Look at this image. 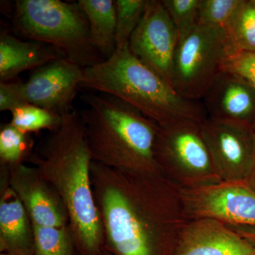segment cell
I'll use <instances>...</instances> for the list:
<instances>
[{
    "mask_svg": "<svg viewBox=\"0 0 255 255\" xmlns=\"http://www.w3.org/2000/svg\"><path fill=\"white\" fill-rule=\"evenodd\" d=\"M91 182L105 251L172 255L187 218L181 191L162 174L112 168L92 160Z\"/></svg>",
    "mask_w": 255,
    "mask_h": 255,
    "instance_id": "obj_1",
    "label": "cell"
},
{
    "mask_svg": "<svg viewBox=\"0 0 255 255\" xmlns=\"http://www.w3.org/2000/svg\"><path fill=\"white\" fill-rule=\"evenodd\" d=\"M26 161L60 198L77 253L102 255L105 236L92 191V158L80 112L64 114L61 123L49 130Z\"/></svg>",
    "mask_w": 255,
    "mask_h": 255,
    "instance_id": "obj_2",
    "label": "cell"
},
{
    "mask_svg": "<svg viewBox=\"0 0 255 255\" xmlns=\"http://www.w3.org/2000/svg\"><path fill=\"white\" fill-rule=\"evenodd\" d=\"M83 102L80 113L92 160L127 172L162 174L155 155L157 124L113 96L89 93Z\"/></svg>",
    "mask_w": 255,
    "mask_h": 255,
    "instance_id": "obj_3",
    "label": "cell"
},
{
    "mask_svg": "<svg viewBox=\"0 0 255 255\" xmlns=\"http://www.w3.org/2000/svg\"><path fill=\"white\" fill-rule=\"evenodd\" d=\"M81 88L113 96L158 126L184 120L202 123L205 107L183 98L163 78L132 54L117 48L107 60L83 69Z\"/></svg>",
    "mask_w": 255,
    "mask_h": 255,
    "instance_id": "obj_4",
    "label": "cell"
},
{
    "mask_svg": "<svg viewBox=\"0 0 255 255\" xmlns=\"http://www.w3.org/2000/svg\"><path fill=\"white\" fill-rule=\"evenodd\" d=\"M13 23L19 36L55 46L82 68L104 60L92 46L88 21L78 1L18 0Z\"/></svg>",
    "mask_w": 255,
    "mask_h": 255,
    "instance_id": "obj_5",
    "label": "cell"
},
{
    "mask_svg": "<svg viewBox=\"0 0 255 255\" xmlns=\"http://www.w3.org/2000/svg\"><path fill=\"white\" fill-rule=\"evenodd\" d=\"M201 124L184 120L159 126L156 161L161 174L179 190L222 182L203 137Z\"/></svg>",
    "mask_w": 255,
    "mask_h": 255,
    "instance_id": "obj_6",
    "label": "cell"
},
{
    "mask_svg": "<svg viewBox=\"0 0 255 255\" xmlns=\"http://www.w3.org/2000/svg\"><path fill=\"white\" fill-rule=\"evenodd\" d=\"M227 54L224 29L197 25L178 44L171 75L172 88L187 100H204L222 73L221 64Z\"/></svg>",
    "mask_w": 255,
    "mask_h": 255,
    "instance_id": "obj_7",
    "label": "cell"
},
{
    "mask_svg": "<svg viewBox=\"0 0 255 255\" xmlns=\"http://www.w3.org/2000/svg\"><path fill=\"white\" fill-rule=\"evenodd\" d=\"M201 128L221 182L246 183L255 159L254 128L208 117Z\"/></svg>",
    "mask_w": 255,
    "mask_h": 255,
    "instance_id": "obj_8",
    "label": "cell"
},
{
    "mask_svg": "<svg viewBox=\"0 0 255 255\" xmlns=\"http://www.w3.org/2000/svg\"><path fill=\"white\" fill-rule=\"evenodd\" d=\"M180 191L188 220L206 218L255 228V191L246 183L221 182Z\"/></svg>",
    "mask_w": 255,
    "mask_h": 255,
    "instance_id": "obj_9",
    "label": "cell"
},
{
    "mask_svg": "<svg viewBox=\"0 0 255 255\" xmlns=\"http://www.w3.org/2000/svg\"><path fill=\"white\" fill-rule=\"evenodd\" d=\"M178 44L177 29L162 1L147 0L141 20L129 40L132 54L171 85Z\"/></svg>",
    "mask_w": 255,
    "mask_h": 255,
    "instance_id": "obj_10",
    "label": "cell"
},
{
    "mask_svg": "<svg viewBox=\"0 0 255 255\" xmlns=\"http://www.w3.org/2000/svg\"><path fill=\"white\" fill-rule=\"evenodd\" d=\"M83 69L67 58L55 60L36 69L27 81L14 82L15 90L23 105L38 106L63 116L74 110Z\"/></svg>",
    "mask_w": 255,
    "mask_h": 255,
    "instance_id": "obj_11",
    "label": "cell"
},
{
    "mask_svg": "<svg viewBox=\"0 0 255 255\" xmlns=\"http://www.w3.org/2000/svg\"><path fill=\"white\" fill-rule=\"evenodd\" d=\"M1 170L6 174L9 187L22 203L33 225L68 226V215L58 194L34 167L23 162L12 167L1 165Z\"/></svg>",
    "mask_w": 255,
    "mask_h": 255,
    "instance_id": "obj_12",
    "label": "cell"
},
{
    "mask_svg": "<svg viewBox=\"0 0 255 255\" xmlns=\"http://www.w3.org/2000/svg\"><path fill=\"white\" fill-rule=\"evenodd\" d=\"M172 255H255V246L217 220H189Z\"/></svg>",
    "mask_w": 255,
    "mask_h": 255,
    "instance_id": "obj_13",
    "label": "cell"
},
{
    "mask_svg": "<svg viewBox=\"0 0 255 255\" xmlns=\"http://www.w3.org/2000/svg\"><path fill=\"white\" fill-rule=\"evenodd\" d=\"M204 101L208 117L247 124L255 129V91L237 77L221 73Z\"/></svg>",
    "mask_w": 255,
    "mask_h": 255,
    "instance_id": "obj_14",
    "label": "cell"
},
{
    "mask_svg": "<svg viewBox=\"0 0 255 255\" xmlns=\"http://www.w3.org/2000/svg\"><path fill=\"white\" fill-rule=\"evenodd\" d=\"M0 187V253L35 255L33 223L2 170Z\"/></svg>",
    "mask_w": 255,
    "mask_h": 255,
    "instance_id": "obj_15",
    "label": "cell"
},
{
    "mask_svg": "<svg viewBox=\"0 0 255 255\" xmlns=\"http://www.w3.org/2000/svg\"><path fill=\"white\" fill-rule=\"evenodd\" d=\"M66 58L63 52L43 42L23 41L6 31L0 35V82H9L26 70Z\"/></svg>",
    "mask_w": 255,
    "mask_h": 255,
    "instance_id": "obj_16",
    "label": "cell"
},
{
    "mask_svg": "<svg viewBox=\"0 0 255 255\" xmlns=\"http://www.w3.org/2000/svg\"><path fill=\"white\" fill-rule=\"evenodd\" d=\"M86 16L90 41L97 53L107 60L117 49L116 9L113 0H79Z\"/></svg>",
    "mask_w": 255,
    "mask_h": 255,
    "instance_id": "obj_17",
    "label": "cell"
},
{
    "mask_svg": "<svg viewBox=\"0 0 255 255\" xmlns=\"http://www.w3.org/2000/svg\"><path fill=\"white\" fill-rule=\"evenodd\" d=\"M224 31L228 54L255 52V0H242Z\"/></svg>",
    "mask_w": 255,
    "mask_h": 255,
    "instance_id": "obj_18",
    "label": "cell"
},
{
    "mask_svg": "<svg viewBox=\"0 0 255 255\" xmlns=\"http://www.w3.org/2000/svg\"><path fill=\"white\" fill-rule=\"evenodd\" d=\"M35 255H75V241L68 226L33 225Z\"/></svg>",
    "mask_w": 255,
    "mask_h": 255,
    "instance_id": "obj_19",
    "label": "cell"
},
{
    "mask_svg": "<svg viewBox=\"0 0 255 255\" xmlns=\"http://www.w3.org/2000/svg\"><path fill=\"white\" fill-rule=\"evenodd\" d=\"M32 142L28 133L5 124L0 130V161L1 165L12 167L23 163L31 155Z\"/></svg>",
    "mask_w": 255,
    "mask_h": 255,
    "instance_id": "obj_20",
    "label": "cell"
},
{
    "mask_svg": "<svg viewBox=\"0 0 255 255\" xmlns=\"http://www.w3.org/2000/svg\"><path fill=\"white\" fill-rule=\"evenodd\" d=\"M11 113L10 124L26 133L53 130L61 123L63 116L30 104L19 106Z\"/></svg>",
    "mask_w": 255,
    "mask_h": 255,
    "instance_id": "obj_21",
    "label": "cell"
},
{
    "mask_svg": "<svg viewBox=\"0 0 255 255\" xmlns=\"http://www.w3.org/2000/svg\"><path fill=\"white\" fill-rule=\"evenodd\" d=\"M147 0H116L117 48L128 46L132 33L141 20Z\"/></svg>",
    "mask_w": 255,
    "mask_h": 255,
    "instance_id": "obj_22",
    "label": "cell"
},
{
    "mask_svg": "<svg viewBox=\"0 0 255 255\" xmlns=\"http://www.w3.org/2000/svg\"><path fill=\"white\" fill-rule=\"evenodd\" d=\"M241 1L242 0H200L198 25L225 30Z\"/></svg>",
    "mask_w": 255,
    "mask_h": 255,
    "instance_id": "obj_23",
    "label": "cell"
},
{
    "mask_svg": "<svg viewBox=\"0 0 255 255\" xmlns=\"http://www.w3.org/2000/svg\"><path fill=\"white\" fill-rule=\"evenodd\" d=\"M199 1L162 0V4L177 29L179 42L189 36L197 26Z\"/></svg>",
    "mask_w": 255,
    "mask_h": 255,
    "instance_id": "obj_24",
    "label": "cell"
},
{
    "mask_svg": "<svg viewBox=\"0 0 255 255\" xmlns=\"http://www.w3.org/2000/svg\"><path fill=\"white\" fill-rule=\"evenodd\" d=\"M221 72L237 77L255 91V52L228 53L221 64Z\"/></svg>",
    "mask_w": 255,
    "mask_h": 255,
    "instance_id": "obj_25",
    "label": "cell"
},
{
    "mask_svg": "<svg viewBox=\"0 0 255 255\" xmlns=\"http://www.w3.org/2000/svg\"><path fill=\"white\" fill-rule=\"evenodd\" d=\"M23 105L15 90L14 82H0V111L11 112Z\"/></svg>",
    "mask_w": 255,
    "mask_h": 255,
    "instance_id": "obj_26",
    "label": "cell"
},
{
    "mask_svg": "<svg viewBox=\"0 0 255 255\" xmlns=\"http://www.w3.org/2000/svg\"><path fill=\"white\" fill-rule=\"evenodd\" d=\"M233 230L237 231L241 236L246 238L251 244L255 246V228L250 226H231Z\"/></svg>",
    "mask_w": 255,
    "mask_h": 255,
    "instance_id": "obj_27",
    "label": "cell"
},
{
    "mask_svg": "<svg viewBox=\"0 0 255 255\" xmlns=\"http://www.w3.org/2000/svg\"><path fill=\"white\" fill-rule=\"evenodd\" d=\"M246 184L248 187L251 188V189L255 191V159L251 173L250 174L248 180L246 181Z\"/></svg>",
    "mask_w": 255,
    "mask_h": 255,
    "instance_id": "obj_28",
    "label": "cell"
},
{
    "mask_svg": "<svg viewBox=\"0 0 255 255\" xmlns=\"http://www.w3.org/2000/svg\"><path fill=\"white\" fill-rule=\"evenodd\" d=\"M102 255H112L111 254V253H109V252L105 251H104L103 254H102Z\"/></svg>",
    "mask_w": 255,
    "mask_h": 255,
    "instance_id": "obj_29",
    "label": "cell"
},
{
    "mask_svg": "<svg viewBox=\"0 0 255 255\" xmlns=\"http://www.w3.org/2000/svg\"><path fill=\"white\" fill-rule=\"evenodd\" d=\"M0 255H9L5 254V253H0ZM75 255H79L78 253H77L76 254H75Z\"/></svg>",
    "mask_w": 255,
    "mask_h": 255,
    "instance_id": "obj_30",
    "label": "cell"
}]
</instances>
